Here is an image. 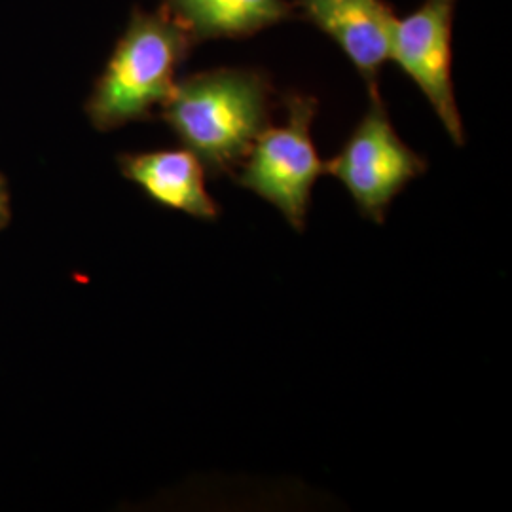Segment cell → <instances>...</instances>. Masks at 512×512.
<instances>
[{
    "mask_svg": "<svg viewBox=\"0 0 512 512\" xmlns=\"http://www.w3.org/2000/svg\"><path fill=\"white\" fill-rule=\"evenodd\" d=\"M274 88L258 69H213L175 82L162 118L207 175H232L270 126Z\"/></svg>",
    "mask_w": 512,
    "mask_h": 512,
    "instance_id": "cell-1",
    "label": "cell"
},
{
    "mask_svg": "<svg viewBox=\"0 0 512 512\" xmlns=\"http://www.w3.org/2000/svg\"><path fill=\"white\" fill-rule=\"evenodd\" d=\"M194 44L164 10H135L86 103L93 128L112 131L150 120L154 107H162L173 92L177 71Z\"/></svg>",
    "mask_w": 512,
    "mask_h": 512,
    "instance_id": "cell-2",
    "label": "cell"
},
{
    "mask_svg": "<svg viewBox=\"0 0 512 512\" xmlns=\"http://www.w3.org/2000/svg\"><path fill=\"white\" fill-rule=\"evenodd\" d=\"M283 105L285 124L268 126L256 137L234 179L241 188L274 205L296 232H304L313 186L327 173V162L319 158L311 139L319 101L313 95L289 92Z\"/></svg>",
    "mask_w": 512,
    "mask_h": 512,
    "instance_id": "cell-3",
    "label": "cell"
},
{
    "mask_svg": "<svg viewBox=\"0 0 512 512\" xmlns=\"http://www.w3.org/2000/svg\"><path fill=\"white\" fill-rule=\"evenodd\" d=\"M425 171L427 160L399 137L380 95L370 97L365 116L327 162V173L346 186L359 213L376 224H384L389 205Z\"/></svg>",
    "mask_w": 512,
    "mask_h": 512,
    "instance_id": "cell-4",
    "label": "cell"
},
{
    "mask_svg": "<svg viewBox=\"0 0 512 512\" xmlns=\"http://www.w3.org/2000/svg\"><path fill=\"white\" fill-rule=\"evenodd\" d=\"M458 0H425L395 19L389 61L397 63L437 112L450 139L463 147L465 129L452 82V23Z\"/></svg>",
    "mask_w": 512,
    "mask_h": 512,
    "instance_id": "cell-5",
    "label": "cell"
},
{
    "mask_svg": "<svg viewBox=\"0 0 512 512\" xmlns=\"http://www.w3.org/2000/svg\"><path fill=\"white\" fill-rule=\"evenodd\" d=\"M302 16L329 35L378 97V76L389 61L395 12L385 0H296Z\"/></svg>",
    "mask_w": 512,
    "mask_h": 512,
    "instance_id": "cell-6",
    "label": "cell"
},
{
    "mask_svg": "<svg viewBox=\"0 0 512 512\" xmlns=\"http://www.w3.org/2000/svg\"><path fill=\"white\" fill-rule=\"evenodd\" d=\"M118 165L156 205L205 222L219 219V203L205 186L207 171L188 148L120 154Z\"/></svg>",
    "mask_w": 512,
    "mask_h": 512,
    "instance_id": "cell-7",
    "label": "cell"
},
{
    "mask_svg": "<svg viewBox=\"0 0 512 512\" xmlns=\"http://www.w3.org/2000/svg\"><path fill=\"white\" fill-rule=\"evenodd\" d=\"M162 10L179 21L194 42L251 37L294 18L289 0H164Z\"/></svg>",
    "mask_w": 512,
    "mask_h": 512,
    "instance_id": "cell-8",
    "label": "cell"
},
{
    "mask_svg": "<svg viewBox=\"0 0 512 512\" xmlns=\"http://www.w3.org/2000/svg\"><path fill=\"white\" fill-rule=\"evenodd\" d=\"M12 219V205H10V190L4 177L0 175V230L8 226Z\"/></svg>",
    "mask_w": 512,
    "mask_h": 512,
    "instance_id": "cell-9",
    "label": "cell"
}]
</instances>
